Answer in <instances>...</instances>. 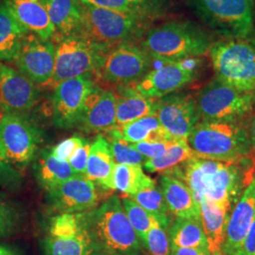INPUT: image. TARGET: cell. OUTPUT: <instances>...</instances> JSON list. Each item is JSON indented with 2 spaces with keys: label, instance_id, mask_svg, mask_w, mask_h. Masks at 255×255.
I'll return each mask as SVG.
<instances>
[{
  "label": "cell",
  "instance_id": "obj_1",
  "mask_svg": "<svg viewBox=\"0 0 255 255\" xmlns=\"http://www.w3.org/2000/svg\"><path fill=\"white\" fill-rule=\"evenodd\" d=\"M240 163H225L195 157L170 175L185 182L198 202L207 200L233 210L249 183Z\"/></svg>",
  "mask_w": 255,
  "mask_h": 255
},
{
  "label": "cell",
  "instance_id": "obj_2",
  "mask_svg": "<svg viewBox=\"0 0 255 255\" xmlns=\"http://www.w3.org/2000/svg\"><path fill=\"white\" fill-rule=\"evenodd\" d=\"M96 254L145 255L118 196H112L100 206L82 213Z\"/></svg>",
  "mask_w": 255,
  "mask_h": 255
},
{
  "label": "cell",
  "instance_id": "obj_3",
  "mask_svg": "<svg viewBox=\"0 0 255 255\" xmlns=\"http://www.w3.org/2000/svg\"><path fill=\"white\" fill-rule=\"evenodd\" d=\"M212 38L190 21H172L149 28L141 41L151 59L172 64L207 54Z\"/></svg>",
  "mask_w": 255,
  "mask_h": 255
},
{
  "label": "cell",
  "instance_id": "obj_4",
  "mask_svg": "<svg viewBox=\"0 0 255 255\" xmlns=\"http://www.w3.org/2000/svg\"><path fill=\"white\" fill-rule=\"evenodd\" d=\"M187 142L196 157L225 163H241L252 152V140L239 121H203Z\"/></svg>",
  "mask_w": 255,
  "mask_h": 255
},
{
  "label": "cell",
  "instance_id": "obj_5",
  "mask_svg": "<svg viewBox=\"0 0 255 255\" xmlns=\"http://www.w3.org/2000/svg\"><path fill=\"white\" fill-rule=\"evenodd\" d=\"M153 21L82 4V22L77 34L101 48L111 47L145 35Z\"/></svg>",
  "mask_w": 255,
  "mask_h": 255
},
{
  "label": "cell",
  "instance_id": "obj_6",
  "mask_svg": "<svg viewBox=\"0 0 255 255\" xmlns=\"http://www.w3.org/2000/svg\"><path fill=\"white\" fill-rule=\"evenodd\" d=\"M201 22L226 39L247 40L255 31L250 0H186Z\"/></svg>",
  "mask_w": 255,
  "mask_h": 255
},
{
  "label": "cell",
  "instance_id": "obj_7",
  "mask_svg": "<svg viewBox=\"0 0 255 255\" xmlns=\"http://www.w3.org/2000/svg\"><path fill=\"white\" fill-rule=\"evenodd\" d=\"M210 58L217 80L241 91L255 92V46L245 39L212 44Z\"/></svg>",
  "mask_w": 255,
  "mask_h": 255
},
{
  "label": "cell",
  "instance_id": "obj_8",
  "mask_svg": "<svg viewBox=\"0 0 255 255\" xmlns=\"http://www.w3.org/2000/svg\"><path fill=\"white\" fill-rule=\"evenodd\" d=\"M203 121H240L255 107V92L241 91L217 79L206 84L197 98Z\"/></svg>",
  "mask_w": 255,
  "mask_h": 255
},
{
  "label": "cell",
  "instance_id": "obj_9",
  "mask_svg": "<svg viewBox=\"0 0 255 255\" xmlns=\"http://www.w3.org/2000/svg\"><path fill=\"white\" fill-rule=\"evenodd\" d=\"M54 46V71L48 84L55 87L64 81L98 72L104 52L85 38L79 34L62 37Z\"/></svg>",
  "mask_w": 255,
  "mask_h": 255
},
{
  "label": "cell",
  "instance_id": "obj_10",
  "mask_svg": "<svg viewBox=\"0 0 255 255\" xmlns=\"http://www.w3.org/2000/svg\"><path fill=\"white\" fill-rule=\"evenodd\" d=\"M41 141L40 128L24 114L4 113L0 117V144L15 168H25L29 164Z\"/></svg>",
  "mask_w": 255,
  "mask_h": 255
},
{
  "label": "cell",
  "instance_id": "obj_11",
  "mask_svg": "<svg viewBox=\"0 0 255 255\" xmlns=\"http://www.w3.org/2000/svg\"><path fill=\"white\" fill-rule=\"evenodd\" d=\"M46 255H95L82 213L59 214L50 219L44 241Z\"/></svg>",
  "mask_w": 255,
  "mask_h": 255
},
{
  "label": "cell",
  "instance_id": "obj_12",
  "mask_svg": "<svg viewBox=\"0 0 255 255\" xmlns=\"http://www.w3.org/2000/svg\"><path fill=\"white\" fill-rule=\"evenodd\" d=\"M150 61L142 46L132 42L121 43L102 54L97 75L105 82L125 86L143 78L148 72Z\"/></svg>",
  "mask_w": 255,
  "mask_h": 255
},
{
  "label": "cell",
  "instance_id": "obj_13",
  "mask_svg": "<svg viewBox=\"0 0 255 255\" xmlns=\"http://www.w3.org/2000/svg\"><path fill=\"white\" fill-rule=\"evenodd\" d=\"M95 87L90 75L56 85L52 96V122L55 127L64 129L76 128L86 100Z\"/></svg>",
  "mask_w": 255,
  "mask_h": 255
},
{
  "label": "cell",
  "instance_id": "obj_14",
  "mask_svg": "<svg viewBox=\"0 0 255 255\" xmlns=\"http://www.w3.org/2000/svg\"><path fill=\"white\" fill-rule=\"evenodd\" d=\"M197 78V62L187 59L148 71L134 85L142 96L160 100L181 90Z\"/></svg>",
  "mask_w": 255,
  "mask_h": 255
},
{
  "label": "cell",
  "instance_id": "obj_15",
  "mask_svg": "<svg viewBox=\"0 0 255 255\" xmlns=\"http://www.w3.org/2000/svg\"><path fill=\"white\" fill-rule=\"evenodd\" d=\"M155 115L173 140H187L201 121L195 98L183 93H173L158 100Z\"/></svg>",
  "mask_w": 255,
  "mask_h": 255
},
{
  "label": "cell",
  "instance_id": "obj_16",
  "mask_svg": "<svg viewBox=\"0 0 255 255\" xmlns=\"http://www.w3.org/2000/svg\"><path fill=\"white\" fill-rule=\"evenodd\" d=\"M14 63L19 72L36 85L48 84L54 71V45L50 40L27 35Z\"/></svg>",
  "mask_w": 255,
  "mask_h": 255
},
{
  "label": "cell",
  "instance_id": "obj_17",
  "mask_svg": "<svg viewBox=\"0 0 255 255\" xmlns=\"http://www.w3.org/2000/svg\"><path fill=\"white\" fill-rule=\"evenodd\" d=\"M46 193L49 204L60 214L85 213L96 208L99 202L95 183L82 175H77Z\"/></svg>",
  "mask_w": 255,
  "mask_h": 255
},
{
  "label": "cell",
  "instance_id": "obj_18",
  "mask_svg": "<svg viewBox=\"0 0 255 255\" xmlns=\"http://www.w3.org/2000/svg\"><path fill=\"white\" fill-rule=\"evenodd\" d=\"M36 84L9 65L0 63V108L4 113L25 114L36 105Z\"/></svg>",
  "mask_w": 255,
  "mask_h": 255
},
{
  "label": "cell",
  "instance_id": "obj_19",
  "mask_svg": "<svg viewBox=\"0 0 255 255\" xmlns=\"http://www.w3.org/2000/svg\"><path fill=\"white\" fill-rule=\"evenodd\" d=\"M117 126V96L96 86L86 100L76 128L87 133L100 134Z\"/></svg>",
  "mask_w": 255,
  "mask_h": 255
},
{
  "label": "cell",
  "instance_id": "obj_20",
  "mask_svg": "<svg viewBox=\"0 0 255 255\" xmlns=\"http://www.w3.org/2000/svg\"><path fill=\"white\" fill-rule=\"evenodd\" d=\"M255 219V177L232 210L225 234L223 255H236Z\"/></svg>",
  "mask_w": 255,
  "mask_h": 255
},
{
  "label": "cell",
  "instance_id": "obj_21",
  "mask_svg": "<svg viewBox=\"0 0 255 255\" xmlns=\"http://www.w3.org/2000/svg\"><path fill=\"white\" fill-rule=\"evenodd\" d=\"M160 189L175 218L201 219L200 204L185 182L170 174L160 177Z\"/></svg>",
  "mask_w": 255,
  "mask_h": 255
},
{
  "label": "cell",
  "instance_id": "obj_22",
  "mask_svg": "<svg viewBox=\"0 0 255 255\" xmlns=\"http://www.w3.org/2000/svg\"><path fill=\"white\" fill-rule=\"evenodd\" d=\"M3 1L27 32L30 31L43 40H49L54 35V26L41 2L31 0Z\"/></svg>",
  "mask_w": 255,
  "mask_h": 255
},
{
  "label": "cell",
  "instance_id": "obj_23",
  "mask_svg": "<svg viewBox=\"0 0 255 255\" xmlns=\"http://www.w3.org/2000/svg\"><path fill=\"white\" fill-rule=\"evenodd\" d=\"M115 166L109 140L100 133L91 143L85 177L105 189L115 190Z\"/></svg>",
  "mask_w": 255,
  "mask_h": 255
},
{
  "label": "cell",
  "instance_id": "obj_24",
  "mask_svg": "<svg viewBox=\"0 0 255 255\" xmlns=\"http://www.w3.org/2000/svg\"><path fill=\"white\" fill-rule=\"evenodd\" d=\"M201 222L212 255H223V245L231 210L223 208L207 200L200 202Z\"/></svg>",
  "mask_w": 255,
  "mask_h": 255
},
{
  "label": "cell",
  "instance_id": "obj_25",
  "mask_svg": "<svg viewBox=\"0 0 255 255\" xmlns=\"http://www.w3.org/2000/svg\"><path fill=\"white\" fill-rule=\"evenodd\" d=\"M59 38L77 34L82 22L80 0H41ZM54 34V35H55Z\"/></svg>",
  "mask_w": 255,
  "mask_h": 255
},
{
  "label": "cell",
  "instance_id": "obj_26",
  "mask_svg": "<svg viewBox=\"0 0 255 255\" xmlns=\"http://www.w3.org/2000/svg\"><path fill=\"white\" fill-rule=\"evenodd\" d=\"M33 170L37 182L46 192L77 176L69 163L57 158L50 148L44 149L37 157Z\"/></svg>",
  "mask_w": 255,
  "mask_h": 255
},
{
  "label": "cell",
  "instance_id": "obj_27",
  "mask_svg": "<svg viewBox=\"0 0 255 255\" xmlns=\"http://www.w3.org/2000/svg\"><path fill=\"white\" fill-rule=\"evenodd\" d=\"M82 4L112 9L141 18L155 21L167 9L165 0H80Z\"/></svg>",
  "mask_w": 255,
  "mask_h": 255
},
{
  "label": "cell",
  "instance_id": "obj_28",
  "mask_svg": "<svg viewBox=\"0 0 255 255\" xmlns=\"http://www.w3.org/2000/svg\"><path fill=\"white\" fill-rule=\"evenodd\" d=\"M27 33L5 2L0 1V61H15Z\"/></svg>",
  "mask_w": 255,
  "mask_h": 255
},
{
  "label": "cell",
  "instance_id": "obj_29",
  "mask_svg": "<svg viewBox=\"0 0 255 255\" xmlns=\"http://www.w3.org/2000/svg\"><path fill=\"white\" fill-rule=\"evenodd\" d=\"M158 100L148 99L134 88L121 86L117 97V125L121 126L137 119L155 115Z\"/></svg>",
  "mask_w": 255,
  "mask_h": 255
},
{
  "label": "cell",
  "instance_id": "obj_30",
  "mask_svg": "<svg viewBox=\"0 0 255 255\" xmlns=\"http://www.w3.org/2000/svg\"><path fill=\"white\" fill-rule=\"evenodd\" d=\"M195 157L187 140H173L164 154L146 160L143 166L151 173L170 174Z\"/></svg>",
  "mask_w": 255,
  "mask_h": 255
},
{
  "label": "cell",
  "instance_id": "obj_31",
  "mask_svg": "<svg viewBox=\"0 0 255 255\" xmlns=\"http://www.w3.org/2000/svg\"><path fill=\"white\" fill-rule=\"evenodd\" d=\"M117 128L121 137L130 144L173 140L164 130L156 115L137 119Z\"/></svg>",
  "mask_w": 255,
  "mask_h": 255
},
{
  "label": "cell",
  "instance_id": "obj_32",
  "mask_svg": "<svg viewBox=\"0 0 255 255\" xmlns=\"http://www.w3.org/2000/svg\"><path fill=\"white\" fill-rule=\"evenodd\" d=\"M168 235L173 248L208 249L201 219L175 218L168 227Z\"/></svg>",
  "mask_w": 255,
  "mask_h": 255
},
{
  "label": "cell",
  "instance_id": "obj_33",
  "mask_svg": "<svg viewBox=\"0 0 255 255\" xmlns=\"http://www.w3.org/2000/svg\"><path fill=\"white\" fill-rule=\"evenodd\" d=\"M115 189L127 194L128 197L153 187L156 182L147 176L142 165L117 164L114 171Z\"/></svg>",
  "mask_w": 255,
  "mask_h": 255
},
{
  "label": "cell",
  "instance_id": "obj_34",
  "mask_svg": "<svg viewBox=\"0 0 255 255\" xmlns=\"http://www.w3.org/2000/svg\"><path fill=\"white\" fill-rule=\"evenodd\" d=\"M129 198L153 216L163 227L168 229L172 222L173 216L168 209L164 195L157 184L153 187L129 196Z\"/></svg>",
  "mask_w": 255,
  "mask_h": 255
},
{
  "label": "cell",
  "instance_id": "obj_35",
  "mask_svg": "<svg viewBox=\"0 0 255 255\" xmlns=\"http://www.w3.org/2000/svg\"><path fill=\"white\" fill-rule=\"evenodd\" d=\"M122 206L127 215L128 219L134 229L137 236L139 237L142 245L146 240V234L152 227L155 221H157L153 216L147 213L146 210L142 208L136 202L132 201L129 197L123 198L121 200ZM145 249V248H144Z\"/></svg>",
  "mask_w": 255,
  "mask_h": 255
},
{
  "label": "cell",
  "instance_id": "obj_36",
  "mask_svg": "<svg viewBox=\"0 0 255 255\" xmlns=\"http://www.w3.org/2000/svg\"><path fill=\"white\" fill-rule=\"evenodd\" d=\"M107 134L111 137L108 140L116 164L130 165H142L144 164L146 161L144 157L137 152L136 149L130 143L121 137L118 128H115L107 132Z\"/></svg>",
  "mask_w": 255,
  "mask_h": 255
},
{
  "label": "cell",
  "instance_id": "obj_37",
  "mask_svg": "<svg viewBox=\"0 0 255 255\" xmlns=\"http://www.w3.org/2000/svg\"><path fill=\"white\" fill-rule=\"evenodd\" d=\"M148 255H172V245L168 235V229L155 221L146 234L144 243Z\"/></svg>",
  "mask_w": 255,
  "mask_h": 255
},
{
  "label": "cell",
  "instance_id": "obj_38",
  "mask_svg": "<svg viewBox=\"0 0 255 255\" xmlns=\"http://www.w3.org/2000/svg\"><path fill=\"white\" fill-rule=\"evenodd\" d=\"M20 219V211L17 205L0 194V238L10 236Z\"/></svg>",
  "mask_w": 255,
  "mask_h": 255
},
{
  "label": "cell",
  "instance_id": "obj_39",
  "mask_svg": "<svg viewBox=\"0 0 255 255\" xmlns=\"http://www.w3.org/2000/svg\"><path fill=\"white\" fill-rule=\"evenodd\" d=\"M20 173L18 169L10 164L0 144V185L12 187L18 185Z\"/></svg>",
  "mask_w": 255,
  "mask_h": 255
},
{
  "label": "cell",
  "instance_id": "obj_40",
  "mask_svg": "<svg viewBox=\"0 0 255 255\" xmlns=\"http://www.w3.org/2000/svg\"><path fill=\"white\" fill-rule=\"evenodd\" d=\"M86 139L80 136L79 134H75L73 136L69 137L59 143L58 145L50 147L51 152L55 155L57 158L67 161L70 159V157L73 155L74 152L84 144Z\"/></svg>",
  "mask_w": 255,
  "mask_h": 255
},
{
  "label": "cell",
  "instance_id": "obj_41",
  "mask_svg": "<svg viewBox=\"0 0 255 255\" xmlns=\"http://www.w3.org/2000/svg\"><path fill=\"white\" fill-rule=\"evenodd\" d=\"M173 140L165 141H151V142H140L131 144L137 150V152L144 157L145 160H149L160 155L164 154V151L170 146Z\"/></svg>",
  "mask_w": 255,
  "mask_h": 255
},
{
  "label": "cell",
  "instance_id": "obj_42",
  "mask_svg": "<svg viewBox=\"0 0 255 255\" xmlns=\"http://www.w3.org/2000/svg\"><path fill=\"white\" fill-rule=\"evenodd\" d=\"M90 146H91V143L86 140L84 144H82V146L74 152L73 155L68 160V163L72 167L74 172L77 175L85 176L86 165H87L89 152H90Z\"/></svg>",
  "mask_w": 255,
  "mask_h": 255
},
{
  "label": "cell",
  "instance_id": "obj_43",
  "mask_svg": "<svg viewBox=\"0 0 255 255\" xmlns=\"http://www.w3.org/2000/svg\"><path fill=\"white\" fill-rule=\"evenodd\" d=\"M255 255V219L236 255Z\"/></svg>",
  "mask_w": 255,
  "mask_h": 255
},
{
  "label": "cell",
  "instance_id": "obj_44",
  "mask_svg": "<svg viewBox=\"0 0 255 255\" xmlns=\"http://www.w3.org/2000/svg\"><path fill=\"white\" fill-rule=\"evenodd\" d=\"M172 255H212L208 249L202 248H173Z\"/></svg>",
  "mask_w": 255,
  "mask_h": 255
},
{
  "label": "cell",
  "instance_id": "obj_45",
  "mask_svg": "<svg viewBox=\"0 0 255 255\" xmlns=\"http://www.w3.org/2000/svg\"><path fill=\"white\" fill-rule=\"evenodd\" d=\"M0 255H18L14 250L7 245L0 244Z\"/></svg>",
  "mask_w": 255,
  "mask_h": 255
},
{
  "label": "cell",
  "instance_id": "obj_46",
  "mask_svg": "<svg viewBox=\"0 0 255 255\" xmlns=\"http://www.w3.org/2000/svg\"><path fill=\"white\" fill-rule=\"evenodd\" d=\"M251 140H252V146L254 147V149H255V114L254 123H253V128H252V138H251Z\"/></svg>",
  "mask_w": 255,
  "mask_h": 255
},
{
  "label": "cell",
  "instance_id": "obj_47",
  "mask_svg": "<svg viewBox=\"0 0 255 255\" xmlns=\"http://www.w3.org/2000/svg\"><path fill=\"white\" fill-rule=\"evenodd\" d=\"M251 2H252V4L254 5V6H255V0H250Z\"/></svg>",
  "mask_w": 255,
  "mask_h": 255
},
{
  "label": "cell",
  "instance_id": "obj_48",
  "mask_svg": "<svg viewBox=\"0 0 255 255\" xmlns=\"http://www.w3.org/2000/svg\"><path fill=\"white\" fill-rule=\"evenodd\" d=\"M95 255H107V254H96Z\"/></svg>",
  "mask_w": 255,
  "mask_h": 255
},
{
  "label": "cell",
  "instance_id": "obj_49",
  "mask_svg": "<svg viewBox=\"0 0 255 255\" xmlns=\"http://www.w3.org/2000/svg\"><path fill=\"white\" fill-rule=\"evenodd\" d=\"M31 1H41V0H31Z\"/></svg>",
  "mask_w": 255,
  "mask_h": 255
},
{
  "label": "cell",
  "instance_id": "obj_50",
  "mask_svg": "<svg viewBox=\"0 0 255 255\" xmlns=\"http://www.w3.org/2000/svg\"><path fill=\"white\" fill-rule=\"evenodd\" d=\"M254 45H255V43H254Z\"/></svg>",
  "mask_w": 255,
  "mask_h": 255
},
{
  "label": "cell",
  "instance_id": "obj_51",
  "mask_svg": "<svg viewBox=\"0 0 255 255\" xmlns=\"http://www.w3.org/2000/svg\"></svg>",
  "mask_w": 255,
  "mask_h": 255
}]
</instances>
